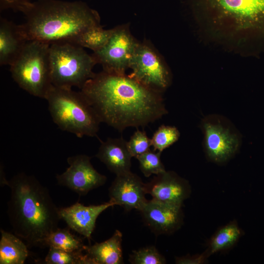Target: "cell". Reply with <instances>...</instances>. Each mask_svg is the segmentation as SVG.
<instances>
[{
	"mask_svg": "<svg viewBox=\"0 0 264 264\" xmlns=\"http://www.w3.org/2000/svg\"><path fill=\"white\" fill-rule=\"evenodd\" d=\"M80 91L101 122L120 132L146 126L168 113L162 93L129 75L103 70L95 73Z\"/></svg>",
	"mask_w": 264,
	"mask_h": 264,
	"instance_id": "6da1fadb",
	"label": "cell"
},
{
	"mask_svg": "<svg viewBox=\"0 0 264 264\" xmlns=\"http://www.w3.org/2000/svg\"><path fill=\"white\" fill-rule=\"evenodd\" d=\"M6 185L10 190L7 212L14 234L28 247L43 246L61 220L59 208L48 190L34 176L23 172L14 176Z\"/></svg>",
	"mask_w": 264,
	"mask_h": 264,
	"instance_id": "7a4b0ae2",
	"label": "cell"
},
{
	"mask_svg": "<svg viewBox=\"0 0 264 264\" xmlns=\"http://www.w3.org/2000/svg\"><path fill=\"white\" fill-rule=\"evenodd\" d=\"M20 25L27 41L49 44L68 41L86 29L100 24L98 13L85 3L59 0L30 2Z\"/></svg>",
	"mask_w": 264,
	"mask_h": 264,
	"instance_id": "3957f363",
	"label": "cell"
},
{
	"mask_svg": "<svg viewBox=\"0 0 264 264\" xmlns=\"http://www.w3.org/2000/svg\"><path fill=\"white\" fill-rule=\"evenodd\" d=\"M195 14L220 37L237 42L264 39V0H189Z\"/></svg>",
	"mask_w": 264,
	"mask_h": 264,
	"instance_id": "277c9868",
	"label": "cell"
},
{
	"mask_svg": "<svg viewBox=\"0 0 264 264\" xmlns=\"http://www.w3.org/2000/svg\"><path fill=\"white\" fill-rule=\"evenodd\" d=\"M45 99L53 121L61 130L79 138L98 137L101 122L81 91L52 85Z\"/></svg>",
	"mask_w": 264,
	"mask_h": 264,
	"instance_id": "5b68a950",
	"label": "cell"
},
{
	"mask_svg": "<svg viewBox=\"0 0 264 264\" xmlns=\"http://www.w3.org/2000/svg\"><path fill=\"white\" fill-rule=\"evenodd\" d=\"M50 44L28 41L10 66L14 80L37 97L45 99L52 86L49 61Z\"/></svg>",
	"mask_w": 264,
	"mask_h": 264,
	"instance_id": "8992f818",
	"label": "cell"
},
{
	"mask_svg": "<svg viewBox=\"0 0 264 264\" xmlns=\"http://www.w3.org/2000/svg\"><path fill=\"white\" fill-rule=\"evenodd\" d=\"M49 61L52 85L71 88L81 89L94 75L92 70L97 64L83 47L66 41L50 44Z\"/></svg>",
	"mask_w": 264,
	"mask_h": 264,
	"instance_id": "52a82bcc",
	"label": "cell"
},
{
	"mask_svg": "<svg viewBox=\"0 0 264 264\" xmlns=\"http://www.w3.org/2000/svg\"><path fill=\"white\" fill-rule=\"evenodd\" d=\"M129 74L144 85L163 93L171 82V73L162 56L147 41L139 42L131 60Z\"/></svg>",
	"mask_w": 264,
	"mask_h": 264,
	"instance_id": "ba28073f",
	"label": "cell"
},
{
	"mask_svg": "<svg viewBox=\"0 0 264 264\" xmlns=\"http://www.w3.org/2000/svg\"><path fill=\"white\" fill-rule=\"evenodd\" d=\"M138 41L132 34L128 24L114 27L106 45L92 54L96 64L104 71L119 75L126 74Z\"/></svg>",
	"mask_w": 264,
	"mask_h": 264,
	"instance_id": "9c48e42d",
	"label": "cell"
},
{
	"mask_svg": "<svg viewBox=\"0 0 264 264\" xmlns=\"http://www.w3.org/2000/svg\"><path fill=\"white\" fill-rule=\"evenodd\" d=\"M85 154L71 156L67 158L69 167L61 174L56 175L58 184L66 186L80 196L105 184L107 177L98 172Z\"/></svg>",
	"mask_w": 264,
	"mask_h": 264,
	"instance_id": "30bf717a",
	"label": "cell"
},
{
	"mask_svg": "<svg viewBox=\"0 0 264 264\" xmlns=\"http://www.w3.org/2000/svg\"><path fill=\"white\" fill-rule=\"evenodd\" d=\"M203 128L206 152L212 160L222 163L235 154L240 140L237 133L229 125L212 117L204 121Z\"/></svg>",
	"mask_w": 264,
	"mask_h": 264,
	"instance_id": "8fae6325",
	"label": "cell"
},
{
	"mask_svg": "<svg viewBox=\"0 0 264 264\" xmlns=\"http://www.w3.org/2000/svg\"><path fill=\"white\" fill-rule=\"evenodd\" d=\"M182 207L152 198L139 211L148 227L155 234H170L179 229L183 222Z\"/></svg>",
	"mask_w": 264,
	"mask_h": 264,
	"instance_id": "7c38bea8",
	"label": "cell"
},
{
	"mask_svg": "<svg viewBox=\"0 0 264 264\" xmlns=\"http://www.w3.org/2000/svg\"><path fill=\"white\" fill-rule=\"evenodd\" d=\"M146 194L145 183L131 171L116 175L109 189L110 200L126 211H140L147 201Z\"/></svg>",
	"mask_w": 264,
	"mask_h": 264,
	"instance_id": "4fadbf2b",
	"label": "cell"
},
{
	"mask_svg": "<svg viewBox=\"0 0 264 264\" xmlns=\"http://www.w3.org/2000/svg\"><path fill=\"white\" fill-rule=\"evenodd\" d=\"M145 185L146 193L152 198L181 207L191 192L188 181L173 171L155 175Z\"/></svg>",
	"mask_w": 264,
	"mask_h": 264,
	"instance_id": "5bb4252c",
	"label": "cell"
},
{
	"mask_svg": "<svg viewBox=\"0 0 264 264\" xmlns=\"http://www.w3.org/2000/svg\"><path fill=\"white\" fill-rule=\"evenodd\" d=\"M114 205L110 200L101 204L89 206L77 202L70 206L59 208V214L61 219L70 229L89 241L98 217L107 208Z\"/></svg>",
	"mask_w": 264,
	"mask_h": 264,
	"instance_id": "9a60e30c",
	"label": "cell"
},
{
	"mask_svg": "<svg viewBox=\"0 0 264 264\" xmlns=\"http://www.w3.org/2000/svg\"><path fill=\"white\" fill-rule=\"evenodd\" d=\"M99 140L101 144L96 156L107 168L116 175L130 172L132 156L127 141L122 137L108 138L105 141Z\"/></svg>",
	"mask_w": 264,
	"mask_h": 264,
	"instance_id": "2e32d148",
	"label": "cell"
},
{
	"mask_svg": "<svg viewBox=\"0 0 264 264\" xmlns=\"http://www.w3.org/2000/svg\"><path fill=\"white\" fill-rule=\"evenodd\" d=\"M28 41L20 25L1 18L0 20V64L11 66Z\"/></svg>",
	"mask_w": 264,
	"mask_h": 264,
	"instance_id": "e0dca14e",
	"label": "cell"
},
{
	"mask_svg": "<svg viewBox=\"0 0 264 264\" xmlns=\"http://www.w3.org/2000/svg\"><path fill=\"white\" fill-rule=\"evenodd\" d=\"M122 234L116 230L104 242L86 245L84 251L89 264H121L124 263L122 249Z\"/></svg>",
	"mask_w": 264,
	"mask_h": 264,
	"instance_id": "ac0fdd59",
	"label": "cell"
},
{
	"mask_svg": "<svg viewBox=\"0 0 264 264\" xmlns=\"http://www.w3.org/2000/svg\"><path fill=\"white\" fill-rule=\"evenodd\" d=\"M0 264H23L28 256L26 245L16 235L0 229Z\"/></svg>",
	"mask_w": 264,
	"mask_h": 264,
	"instance_id": "d6986e66",
	"label": "cell"
},
{
	"mask_svg": "<svg viewBox=\"0 0 264 264\" xmlns=\"http://www.w3.org/2000/svg\"><path fill=\"white\" fill-rule=\"evenodd\" d=\"M114 30V27L105 29L101 24L96 25L86 29L67 42L83 48H89L94 52L100 50L106 45Z\"/></svg>",
	"mask_w": 264,
	"mask_h": 264,
	"instance_id": "ffe728a7",
	"label": "cell"
},
{
	"mask_svg": "<svg viewBox=\"0 0 264 264\" xmlns=\"http://www.w3.org/2000/svg\"><path fill=\"white\" fill-rule=\"evenodd\" d=\"M242 230L234 220L220 228L212 237L207 250L208 257L232 247L242 235Z\"/></svg>",
	"mask_w": 264,
	"mask_h": 264,
	"instance_id": "44dd1931",
	"label": "cell"
},
{
	"mask_svg": "<svg viewBox=\"0 0 264 264\" xmlns=\"http://www.w3.org/2000/svg\"><path fill=\"white\" fill-rule=\"evenodd\" d=\"M43 246L71 252H84L85 246L82 240L69 230L58 228L44 241Z\"/></svg>",
	"mask_w": 264,
	"mask_h": 264,
	"instance_id": "7402d4cb",
	"label": "cell"
},
{
	"mask_svg": "<svg viewBox=\"0 0 264 264\" xmlns=\"http://www.w3.org/2000/svg\"><path fill=\"white\" fill-rule=\"evenodd\" d=\"M44 262L47 264H89L83 252L68 251L51 247H49Z\"/></svg>",
	"mask_w": 264,
	"mask_h": 264,
	"instance_id": "603a6c76",
	"label": "cell"
},
{
	"mask_svg": "<svg viewBox=\"0 0 264 264\" xmlns=\"http://www.w3.org/2000/svg\"><path fill=\"white\" fill-rule=\"evenodd\" d=\"M161 154L160 152L150 149L136 157L139 169L145 177L157 175L166 171L161 160Z\"/></svg>",
	"mask_w": 264,
	"mask_h": 264,
	"instance_id": "cb8c5ba5",
	"label": "cell"
},
{
	"mask_svg": "<svg viewBox=\"0 0 264 264\" xmlns=\"http://www.w3.org/2000/svg\"><path fill=\"white\" fill-rule=\"evenodd\" d=\"M180 136L177 129L174 127L162 125L154 132L151 138L153 150L162 153L176 142Z\"/></svg>",
	"mask_w": 264,
	"mask_h": 264,
	"instance_id": "d4e9b609",
	"label": "cell"
},
{
	"mask_svg": "<svg viewBox=\"0 0 264 264\" xmlns=\"http://www.w3.org/2000/svg\"><path fill=\"white\" fill-rule=\"evenodd\" d=\"M129 261L132 264H164L165 257L154 245L147 246L133 250L129 255Z\"/></svg>",
	"mask_w": 264,
	"mask_h": 264,
	"instance_id": "484cf974",
	"label": "cell"
},
{
	"mask_svg": "<svg viewBox=\"0 0 264 264\" xmlns=\"http://www.w3.org/2000/svg\"><path fill=\"white\" fill-rule=\"evenodd\" d=\"M127 146L132 156L136 158L150 149L151 139L144 131L137 129L127 141Z\"/></svg>",
	"mask_w": 264,
	"mask_h": 264,
	"instance_id": "4316f807",
	"label": "cell"
},
{
	"mask_svg": "<svg viewBox=\"0 0 264 264\" xmlns=\"http://www.w3.org/2000/svg\"><path fill=\"white\" fill-rule=\"evenodd\" d=\"M0 1L1 9L11 8L22 13L30 2L28 0H0Z\"/></svg>",
	"mask_w": 264,
	"mask_h": 264,
	"instance_id": "83f0119b",
	"label": "cell"
},
{
	"mask_svg": "<svg viewBox=\"0 0 264 264\" xmlns=\"http://www.w3.org/2000/svg\"><path fill=\"white\" fill-rule=\"evenodd\" d=\"M208 258L205 252H204L198 255L176 257V263L178 264H200L204 263Z\"/></svg>",
	"mask_w": 264,
	"mask_h": 264,
	"instance_id": "f1b7e54d",
	"label": "cell"
}]
</instances>
